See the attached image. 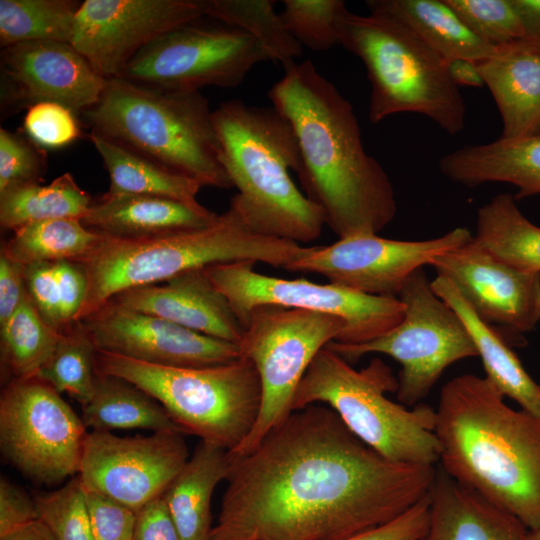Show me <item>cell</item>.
Segmentation results:
<instances>
[{"label":"cell","instance_id":"obj_1","mask_svg":"<svg viewBox=\"0 0 540 540\" xmlns=\"http://www.w3.org/2000/svg\"><path fill=\"white\" fill-rule=\"evenodd\" d=\"M230 456L208 540H343L405 512L437 473L383 457L320 403L293 411L250 452Z\"/></svg>","mask_w":540,"mask_h":540},{"label":"cell","instance_id":"obj_2","mask_svg":"<svg viewBox=\"0 0 540 540\" xmlns=\"http://www.w3.org/2000/svg\"><path fill=\"white\" fill-rule=\"evenodd\" d=\"M268 96L291 124L300 149L303 193L339 239L378 234L397 212L392 183L369 155L351 103L312 61H289Z\"/></svg>","mask_w":540,"mask_h":540},{"label":"cell","instance_id":"obj_3","mask_svg":"<svg viewBox=\"0 0 540 540\" xmlns=\"http://www.w3.org/2000/svg\"><path fill=\"white\" fill-rule=\"evenodd\" d=\"M486 377L443 385L435 434L441 469L517 518L540 528V417L515 410Z\"/></svg>","mask_w":540,"mask_h":540},{"label":"cell","instance_id":"obj_4","mask_svg":"<svg viewBox=\"0 0 540 540\" xmlns=\"http://www.w3.org/2000/svg\"><path fill=\"white\" fill-rule=\"evenodd\" d=\"M221 163L237 193L229 209L255 233L309 243L321 235L322 210L294 183L301 156L295 132L274 107L234 99L212 112Z\"/></svg>","mask_w":540,"mask_h":540},{"label":"cell","instance_id":"obj_5","mask_svg":"<svg viewBox=\"0 0 540 540\" xmlns=\"http://www.w3.org/2000/svg\"><path fill=\"white\" fill-rule=\"evenodd\" d=\"M311 246L250 230L229 208L210 225L140 238L102 237L78 261L88 281L76 321L129 289L165 282L184 272L239 261L287 268Z\"/></svg>","mask_w":540,"mask_h":540},{"label":"cell","instance_id":"obj_6","mask_svg":"<svg viewBox=\"0 0 540 540\" xmlns=\"http://www.w3.org/2000/svg\"><path fill=\"white\" fill-rule=\"evenodd\" d=\"M209 102L199 91L107 79L99 101L81 114L91 132L128 148L203 186L233 187Z\"/></svg>","mask_w":540,"mask_h":540},{"label":"cell","instance_id":"obj_7","mask_svg":"<svg viewBox=\"0 0 540 540\" xmlns=\"http://www.w3.org/2000/svg\"><path fill=\"white\" fill-rule=\"evenodd\" d=\"M338 38L366 68L373 124L409 112L428 117L450 135L463 131L466 105L450 77L448 61L406 25L382 14L347 10Z\"/></svg>","mask_w":540,"mask_h":540},{"label":"cell","instance_id":"obj_8","mask_svg":"<svg viewBox=\"0 0 540 540\" xmlns=\"http://www.w3.org/2000/svg\"><path fill=\"white\" fill-rule=\"evenodd\" d=\"M398 379L391 368L373 358L361 370L328 346L321 349L302 378L293 411L311 404L330 407L345 426L383 457L407 464L439 463L436 410L418 404L410 409L390 400Z\"/></svg>","mask_w":540,"mask_h":540},{"label":"cell","instance_id":"obj_9","mask_svg":"<svg viewBox=\"0 0 540 540\" xmlns=\"http://www.w3.org/2000/svg\"><path fill=\"white\" fill-rule=\"evenodd\" d=\"M96 372L122 378L155 399L183 433L229 452L254 427L262 390L247 358L208 367H168L97 351Z\"/></svg>","mask_w":540,"mask_h":540},{"label":"cell","instance_id":"obj_10","mask_svg":"<svg viewBox=\"0 0 540 540\" xmlns=\"http://www.w3.org/2000/svg\"><path fill=\"white\" fill-rule=\"evenodd\" d=\"M343 319L316 311L277 305L255 307L248 315L239 343L259 375L262 398L257 421L233 451L241 456L293 412L296 390L318 352L337 341Z\"/></svg>","mask_w":540,"mask_h":540},{"label":"cell","instance_id":"obj_11","mask_svg":"<svg viewBox=\"0 0 540 540\" xmlns=\"http://www.w3.org/2000/svg\"><path fill=\"white\" fill-rule=\"evenodd\" d=\"M398 298L404 304V315L390 331L361 344L333 341L327 346L349 363L370 353L396 360L402 367L397 378V399L414 407L429 394L448 366L478 353L464 323L435 294L423 268L408 278Z\"/></svg>","mask_w":540,"mask_h":540},{"label":"cell","instance_id":"obj_12","mask_svg":"<svg viewBox=\"0 0 540 540\" xmlns=\"http://www.w3.org/2000/svg\"><path fill=\"white\" fill-rule=\"evenodd\" d=\"M255 264L239 261L205 268L243 328L255 307L277 305L339 317L345 329L335 342L361 344L387 333L403 318L404 304L398 297L373 296L331 282L268 276L255 271Z\"/></svg>","mask_w":540,"mask_h":540},{"label":"cell","instance_id":"obj_13","mask_svg":"<svg viewBox=\"0 0 540 540\" xmlns=\"http://www.w3.org/2000/svg\"><path fill=\"white\" fill-rule=\"evenodd\" d=\"M87 428L38 377L9 380L0 397V446L27 477L53 484L78 474Z\"/></svg>","mask_w":540,"mask_h":540},{"label":"cell","instance_id":"obj_14","mask_svg":"<svg viewBox=\"0 0 540 540\" xmlns=\"http://www.w3.org/2000/svg\"><path fill=\"white\" fill-rule=\"evenodd\" d=\"M197 21L178 26L145 46L119 78L176 91L232 88L240 85L255 65L270 61L245 31Z\"/></svg>","mask_w":540,"mask_h":540},{"label":"cell","instance_id":"obj_15","mask_svg":"<svg viewBox=\"0 0 540 540\" xmlns=\"http://www.w3.org/2000/svg\"><path fill=\"white\" fill-rule=\"evenodd\" d=\"M465 227L418 241L360 234L324 246H311L286 271L319 274L331 283L369 295L398 297L408 278L432 260L472 239Z\"/></svg>","mask_w":540,"mask_h":540},{"label":"cell","instance_id":"obj_16","mask_svg":"<svg viewBox=\"0 0 540 540\" xmlns=\"http://www.w3.org/2000/svg\"><path fill=\"white\" fill-rule=\"evenodd\" d=\"M189 457L183 433L178 431L133 437L90 431L77 476L85 489L137 513L164 494Z\"/></svg>","mask_w":540,"mask_h":540},{"label":"cell","instance_id":"obj_17","mask_svg":"<svg viewBox=\"0 0 540 540\" xmlns=\"http://www.w3.org/2000/svg\"><path fill=\"white\" fill-rule=\"evenodd\" d=\"M203 16V0H86L71 44L104 79L119 78L145 46Z\"/></svg>","mask_w":540,"mask_h":540},{"label":"cell","instance_id":"obj_18","mask_svg":"<svg viewBox=\"0 0 540 540\" xmlns=\"http://www.w3.org/2000/svg\"><path fill=\"white\" fill-rule=\"evenodd\" d=\"M81 322L97 351L168 367H208L241 357L239 344L107 302Z\"/></svg>","mask_w":540,"mask_h":540},{"label":"cell","instance_id":"obj_19","mask_svg":"<svg viewBox=\"0 0 540 540\" xmlns=\"http://www.w3.org/2000/svg\"><path fill=\"white\" fill-rule=\"evenodd\" d=\"M1 107L13 110L56 102L73 112L95 105L106 79L72 44L33 41L1 51Z\"/></svg>","mask_w":540,"mask_h":540},{"label":"cell","instance_id":"obj_20","mask_svg":"<svg viewBox=\"0 0 540 540\" xmlns=\"http://www.w3.org/2000/svg\"><path fill=\"white\" fill-rule=\"evenodd\" d=\"M437 276L448 279L488 324L517 333L540 321V273L514 268L476 246L465 245L435 257Z\"/></svg>","mask_w":540,"mask_h":540},{"label":"cell","instance_id":"obj_21","mask_svg":"<svg viewBox=\"0 0 540 540\" xmlns=\"http://www.w3.org/2000/svg\"><path fill=\"white\" fill-rule=\"evenodd\" d=\"M110 302L195 332L239 344L244 328L204 269L119 293Z\"/></svg>","mask_w":540,"mask_h":540},{"label":"cell","instance_id":"obj_22","mask_svg":"<svg viewBox=\"0 0 540 540\" xmlns=\"http://www.w3.org/2000/svg\"><path fill=\"white\" fill-rule=\"evenodd\" d=\"M502 121V138L540 134V48L522 39L475 63Z\"/></svg>","mask_w":540,"mask_h":540},{"label":"cell","instance_id":"obj_23","mask_svg":"<svg viewBox=\"0 0 540 540\" xmlns=\"http://www.w3.org/2000/svg\"><path fill=\"white\" fill-rule=\"evenodd\" d=\"M430 519L423 540H526L513 515L437 470L429 491Z\"/></svg>","mask_w":540,"mask_h":540},{"label":"cell","instance_id":"obj_24","mask_svg":"<svg viewBox=\"0 0 540 540\" xmlns=\"http://www.w3.org/2000/svg\"><path fill=\"white\" fill-rule=\"evenodd\" d=\"M441 173L468 188L509 183L517 188L515 199L540 195V134L465 145L439 161Z\"/></svg>","mask_w":540,"mask_h":540},{"label":"cell","instance_id":"obj_25","mask_svg":"<svg viewBox=\"0 0 540 540\" xmlns=\"http://www.w3.org/2000/svg\"><path fill=\"white\" fill-rule=\"evenodd\" d=\"M219 214L203 205L148 195L107 192L93 200L81 220L88 229L108 237L140 238L212 224Z\"/></svg>","mask_w":540,"mask_h":540},{"label":"cell","instance_id":"obj_26","mask_svg":"<svg viewBox=\"0 0 540 540\" xmlns=\"http://www.w3.org/2000/svg\"><path fill=\"white\" fill-rule=\"evenodd\" d=\"M431 287L464 323L482 359L485 377L521 409L540 417V385L526 372L509 344L475 313L448 279L436 276Z\"/></svg>","mask_w":540,"mask_h":540},{"label":"cell","instance_id":"obj_27","mask_svg":"<svg viewBox=\"0 0 540 540\" xmlns=\"http://www.w3.org/2000/svg\"><path fill=\"white\" fill-rule=\"evenodd\" d=\"M230 465L228 450L200 440L162 495L182 540H208L211 498Z\"/></svg>","mask_w":540,"mask_h":540},{"label":"cell","instance_id":"obj_28","mask_svg":"<svg viewBox=\"0 0 540 540\" xmlns=\"http://www.w3.org/2000/svg\"><path fill=\"white\" fill-rule=\"evenodd\" d=\"M371 13L391 17L410 28L448 62L474 63L496 55L501 47L483 42L446 0H368Z\"/></svg>","mask_w":540,"mask_h":540},{"label":"cell","instance_id":"obj_29","mask_svg":"<svg viewBox=\"0 0 540 540\" xmlns=\"http://www.w3.org/2000/svg\"><path fill=\"white\" fill-rule=\"evenodd\" d=\"M108 172V194L148 195L199 205L197 181L93 132L89 136Z\"/></svg>","mask_w":540,"mask_h":540},{"label":"cell","instance_id":"obj_30","mask_svg":"<svg viewBox=\"0 0 540 540\" xmlns=\"http://www.w3.org/2000/svg\"><path fill=\"white\" fill-rule=\"evenodd\" d=\"M515 200L501 193L479 207L472 242L514 268L540 273V227L523 215Z\"/></svg>","mask_w":540,"mask_h":540},{"label":"cell","instance_id":"obj_31","mask_svg":"<svg viewBox=\"0 0 540 540\" xmlns=\"http://www.w3.org/2000/svg\"><path fill=\"white\" fill-rule=\"evenodd\" d=\"M81 418L91 431L138 428L183 433L146 392L122 378L99 373L91 399L82 406Z\"/></svg>","mask_w":540,"mask_h":540},{"label":"cell","instance_id":"obj_32","mask_svg":"<svg viewBox=\"0 0 540 540\" xmlns=\"http://www.w3.org/2000/svg\"><path fill=\"white\" fill-rule=\"evenodd\" d=\"M93 202L73 176L66 172L48 185L32 183L0 194V224L8 230L61 218L82 220Z\"/></svg>","mask_w":540,"mask_h":540},{"label":"cell","instance_id":"obj_33","mask_svg":"<svg viewBox=\"0 0 540 540\" xmlns=\"http://www.w3.org/2000/svg\"><path fill=\"white\" fill-rule=\"evenodd\" d=\"M12 232L2 245L1 253L25 266L40 262L78 261L91 252L103 237L72 218L33 222Z\"/></svg>","mask_w":540,"mask_h":540},{"label":"cell","instance_id":"obj_34","mask_svg":"<svg viewBox=\"0 0 540 540\" xmlns=\"http://www.w3.org/2000/svg\"><path fill=\"white\" fill-rule=\"evenodd\" d=\"M60 336L61 331L46 323L28 293L15 313L0 325L2 374L9 380L35 377Z\"/></svg>","mask_w":540,"mask_h":540},{"label":"cell","instance_id":"obj_35","mask_svg":"<svg viewBox=\"0 0 540 540\" xmlns=\"http://www.w3.org/2000/svg\"><path fill=\"white\" fill-rule=\"evenodd\" d=\"M80 4L70 0H0V45L72 42Z\"/></svg>","mask_w":540,"mask_h":540},{"label":"cell","instance_id":"obj_36","mask_svg":"<svg viewBox=\"0 0 540 540\" xmlns=\"http://www.w3.org/2000/svg\"><path fill=\"white\" fill-rule=\"evenodd\" d=\"M205 16L251 35L270 61L282 65L303 54V46L287 30L272 0H203Z\"/></svg>","mask_w":540,"mask_h":540},{"label":"cell","instance_id":"obj_37","mask_svg":"<svg viewBox=\"0 0 540 540\" xmlns=\"http://www.w3.org/2000/svg\"><path fill=\"white\" fill-rule=\"evenodd\" d=\"M96 353L81 322L75 321L61 330L52 355L36 377L58 393L69 395L82 407L91 399L95 390Z\"/></svg>","mask_w":540,"mask_h":540},{"label":"cell","instance_id":"obj_38","mask_svg":"<svg viewBox=\"0 0 540 540\" xmlns=\"http://www.w3.org/2000/svg\"><path fill=\"white\" fill-rule=\"evenodd\" d=\"M280 16L291 35L313 51L339 44L338 27L348 10L342 0H285Z\"/></svg>","mask_w":540,"mask_h":540},{"label":"cell","instance_id":"obj_39","mask_svg":"<svg viewBox=\"0 0 540 540\" xmlns=\"http://www.w3.org/2000/svg\"><path fill=\"white\" fill-rule=\"evenodd\" d=\"M34 500L38 519L55 540H93L85 490L78 476Z\"/></svg>","mask_w":540,"mask_h":540},{"label":"cell","instance_id":"obj_40","mask_svg":"<svg viewBox=\"0 0 540 540\" xmlns=\"http://www.w3.org/2000/svg\"><path fill=\"white\" fill-rule=\"evenodd\" d=\"M483 42L501 47L524 39L521 18L512 0H446Z\"/></svg>","mask_w":540,"mask_h":540},{"label":"cell","instance_id":"obj_41","mask_svg":"<svg viewBox=\"0 0 540 540\" xmlns=\"http://www.w3.org/2000/svg\"><path fill=\"white\" fill-rule=\"evenodd\" d=\"M31 139L0 129V194L39 183L46 171L45 151Z\"/></svg>","mask_w":540,"mask_h":540},{"label":"cell","instance_id":"obj_42","mask_svg":"<svg viewBox=\"0 0 540 540\" xmlns=\"http://www.w3.org/2000/svg\"><path fill=\"white\" fill-rule=\"evenodd\" d=\"M29 139L43 148L57 149L80 137L75 112L56 102H40L30 106L23 121Z\"/></svg>","mask_w":540,"mask_h":540},{"label":"cell","instance_id":"obj_43","mask_svg":"<svg viewBox=\"0 0 540 540\" xmlns=\"http://www.w3.org/2000/svg\"><path fill=\"white\" fill-rule=\"evenodd\" d=\"M84 490L93 540H134L136 512L98 492Z\"/></svg>","mask_w":540,"mask_h":540},{"label":"cell","instance_id":"obj_44","mask_svg":"<svg viewBox=\"0 0 540 540\" xmlns=\"http://www.w3.org/2000/svg\"><path fill=\"white\" fill-rule=\"evenodd\" d=\"M28 293L42 318L56 330L63 329L59 287L54 262H40L25 266Z\"/></svg>","mask_w":540,"mask_h":540},{"label":"cell","instance_id":"obj_45","mask_svg":"<svg viewBox=\"0 0 540 540\" xmlns=\"http://www.w3.org/2000/svg\"><path fill=\"white\" fill-rule=\"evenodd\" d=\"M429 492L396 518L343 540H423L429 526Z\"/></svg>","mask_w":540,"mask_h":540},{"label":"cell","instance_id":"obj_46","mask_svg":"<svg viewBox=\"0 0 540 540\" xmlns=\"http://www.w3.org/2000/svg\"><path fill=\"white\" fill-rule=\"evenodd\" d=\"M59 287L63 328L76 321L88 292V281L83 267L69 260L54 262Z\"/></svg>","mask_w":540,"mask_h":540},{"label":"cell","instance_id":"obj_47","mask_svg":"<svg viewBox=\"0 0 540 540\" xmlns=\"http://www.w3.org/2000/svg\"><path fill=\"white\" fill-rule=\"evenodd\" d=\"M38 520L34 498L21 487L2 477L0 480V537Z\"/></svg>","mask_w":540,"mask_h":540},{"label":"cell","instance_id":"obj_48","mask_svg":"<svg viewBox=\"0 0 540 540\" xmlns=\"http://www.w3.org/2000/svg\"><path fill=\"white\" fill-rule=\"evenodd\" d=\"M134 540H182L163 496L136 513Z\"/></svg>","mask_w":540,"mask_h":540},{"label":"cell","instance_id":"obj_49","mask_svg":"<svg viewBox=\"0 0 540 540\" xmlns=\"http://www.w3.org/2000/svg\"><path fill=\"white\" fill-rule=\"evenodd\" d=\"M27 294L25 265L0 253V325L15 313Z\"/></svg>","mask_w":540,"mask_h":540},{"label":"cell","instance_id":"obj_50","mask_svg":"<svg viewBox=\"0 0 540 540\" xmlns=\"http://www.w3.org/2000/svg\"><path fill=\"white\" fill-rule=\"evenodd\" d=\"M524 28V39L540 48V0H512Z\"/></svg>","mask_w":540,"mask_h":540},{"label":"cell","instance_id":"obj_51","mask_svg":"<svg viewBox=\"0 0 540 540\" xmlns=\"http://www.w3.org/2000/svg\"><path fill=\"white\" fill-rule=\"evenodd\" d=\"M448 70L452 81L456 86L481 88L483 79L474 62L456 59L448 62Z\"/></svg>","mask_w":540,"mask_h":540},{"label":"cell","instance_id":"obj_52","mask_svg":"<svg viewBox=\"0 0 540 540\" xmlns=\"http://www.w3.org/2000/svg\"><path fill=\"white\" fill-rule=\"evenodd\" d=\"M0 540H55L47 526L39 519L26 524L4 536Z\"/></svg>","mask_w":540,"mask_h":540},{"label":"cell","instance_id":"obj_53","mask_svg":"<svg viewBox=\"0 0 540 540\" xmlns=\"http://www.w3.org/2000/svg\"><path fill=\"white\" fill-rule=\"evenodd\" d=\"M526 540H540V528L529 530Z\"/></svg>","mask_w":540,"mask_h":540}]
</instances>
